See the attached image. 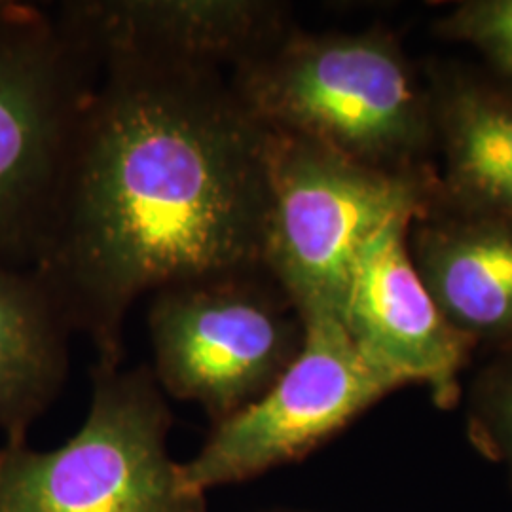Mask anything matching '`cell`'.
Instances as JSON below:
<instances>
[{
  "label": "cell",
  "instance_id": "cell-13",
  "mask_svg": "<svg viewBox=\"0 0 512 512\" xmlns=\"http://www.w3.org/2000/svg\"><path fill=\"white\" fill-rule=\"evenodd\" d=\"M444 27L452 37L476 46L512 82V0L461 4Z\"/></svg>",
  "mask_w": 512,
  "mask_h": 512
},
{
  "label": "cell",
  "instance_id": "cell-9",
  "mask_svg": "<svg viewBox=\"0 0 512 512\" xmlns=\"http://www.w3.org/2000/svg\"><path fill=\"white\" fill-rule=\"evenodd\" d=\"M57 23L92 55L230 74L287 35L283 10L260 0H78Z\"/></svg>",
  "mask_w": 512,
  "mask_h": 512
},
{
  "label": "cell",
  "instance_id": "cell-12",
  "mask_svg": "<svg viewBox=\"0 0 512 512\" xmlns=\"http://www.w3.org/2000/svg\"><path fill=\"white\" fill-rule=\"evenodd\" d=\"M450 179L459 192L512 220V101L461 90L446 109Z\"/></svg>",
  "mask_w": 512,
  "mask_h": 512
},
{
  "label": "cell",
  "instance_id": "cell-10",
  "mask_svg": "<svg viewBox=\"0 0 512 512\" xmlns=\"http://www.w3.org/2000/svg\"><path fill=\"white\" fill-rule=\"evenodd\" d=\"M444 317L473 342L512 334V220L425 230L414 260Z\"/></svg>",
  "mask_w": 512,
  "mask_h": 512
},
{
  "label": "cell",
  "instance_id": "cell-14",
  "mask_svg": "<svg viewBox=\"0 0 512 512\" xmlns=\"http://www.w3.org/2000/svg\"><path fill=\"white\" fill-rule=\"evenodd\" d=\"M473 437L480 452L505 465L512 478V357L480 387Z\"/></svg>",
  "mask_w": 512,
  "mask_h": 512
},
{
  "label": "cell",
  "instance_id": "cell-15",
  "mask_svg": "<svg viewBox=\"0 0 512 512\" xmlns=\"http://www.w3.org/2000/svg\"><path fill=\"white\" fill-rule=\"evenodd\" d=\"M0 2H2V0H0Z\"/></svg>",
  "mask_w": 512,
  "mask_h": 512
},
{
  "label": "cell",
  "instance_id": "cell-7",
  "mask_svg": "<svg viewBox=\"0 0 512 512\" xmlns=\"http://www.w3.org/2000/svg\"><path fill=\"white\" fill-rule=\"evenodd\" d=\"M293 363L256 403L213 425L186 480L207 492L310 456L401 385L372 365L334 313L300 317Z\"/></svg>",
  "mask_w": 512,
  "mask_h": 512
},
{
  "label": "cell",
  "instance_id": "cell-2",
  "mask_svg": "<svg viewBox=\"0 0 512 512\" xmlns=\"http://www.w3.org/2000/svg\"><path fill=\"white\" fill-rule=\"evenodd\" d=\"M84 425L63 446L0 448V512H209L167 454L173 416L150 366L95 365Z\"/></svg>",
  "mask_w": 512,
  "mask_h": 512
},
{
  "label": "cell",
  "instance_id": "cell-3",
  "mask_svg": "<svg viewBox=\"0 0 512 512\" xmlns=\"http://www.w3.org/2000/svg\"><path fill=\"white\" fill-rule=\"evenodd\" d=\"M239 103L262 128L380 167L418 145L423 110L391 40L287 33L228 74Z\"/></svg>",
  "mask_w": 512,
  "mask_h": 512
},
{
  "label": "cell",
  "instance_id": "cell-5",
  "mask_svg": "<svg viewBox=\"0 0 512 512\" xmlns=\"http://www.w3.org/2000/svg\"><path fill=\"white\" fill-rule=\"evenodd\" d=\"M97 78L57 19L0 2V266L33 268Z\"/></svg>",
  "mask_w": 512,
  "mask_h": 512
},
{
  "label": "cell",
  "instance_id": "cell-8",
  "mask_svg": "<svg viewBox=\"0 0 512 512\" xmlns=\"http://www.w3.org/2000/svg\"><path fill=\"white\" fill-rule=\"evenodd\" d=\"M412 219L389 220L366 241L349 281L342 323L366 359L403 387L427 385L456 403L473 340L440 311L406 249Z\"/></svg>",
  "mask_w": 512,
  "mask_h": 512
},
{
  "label": "cell",
  "instance_id": "cell-1",
  "mask_svg": "<svg viewBox=\"0 0 512 512\" xmlns=\"http://www.w3.org/2000/svg\"><path fill=\"white\" fill-rule=\"evenodd\" d=\"M266 137L226 73L99 65L31 268L97 365L120 366L141 296L264 270Z\"/></svg>",
  "mask_w": 512,
  "mask_h": 512
},
{
  "label": "cell",
  "instance_id": "cell-6",
  "mask_svg": "<svg viewBox=\"0 0 512 512\" xmlns=\"http://www.w3.org/2000/svg\"><path fill=\"white\" fill-rule=\"evenodd\" d=\"M154 378L213 425L256 403L293 363L304 327L266 270L213 275L152 294Z\"/></svg>",
  "mask_w": 512,
  "mask_h": 512
},
{
  "label": "cell",
  "instance_id": "cell-4",
  "mask_svg": "<svg viewBox=\"0 0 512 512\" xmlns=\"http://www.w3.org/2000/svg\"><path fill=\"white\" fill-rule=\"evenodd\" d=\"M266 131L262 266L300 317H340L366 241L389 220L420 217V190L308 139Z\"/></svg>",
  "mask_w": 512,
  "mask_h": 512
},
{
  "label": "cell",
  "instance_id": "cell-11",
  "mask_svg": "<svg viewBox=\"0 0 512 512\" xmlns=\"http://www.w3.org/2000/svg\"><path fill=\"white\" fill-rule=\"evenodd\" d=\"M69 334L31 268L0 266V431H27L54 404L69 372Z\"/></svg>",
  "mask_w": 512,
  "mask_h": 512
}]
</instances>
